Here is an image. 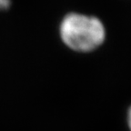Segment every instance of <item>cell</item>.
<instances>
[{
	"instance_id": "7a4b0ae2",
	"label": "cell",
	"mask_w": 131,
	"mask_h": 131,
	"mask_svg": "<svg viewBox=\"0 0 131 131\" xmlns=\"http://www.w3.org/2000/svg\"><path fill=\"white\" fill-rule=\"evenodd\" d=\"M11 0H0V10L7 9L10 6Z\"/></svg>"
},
{
	"instance_id": "6da1fadb",
	"label": "cell",
	"mask_w": 131,
	"mask_h": 131,
	"mask_svg": "<svg viewBox=\"0 0 131 131\" xmlns=\"http://www.w3.org/2000/svg\"><path fill=\"white\" fill-rule=\"evenodd\" d=\"M60 36L64 43L76 51L89 52L104 42L105 28L94 16L69 14L60 25Z\"/></svg>"
},
{
	"instance_id": "3957f363",
	"label": "cell",
	"mask_w": 131,
	"mask_h": 131,
	"mask_svg": "<svg viewBox=\"0 0 131 131\" xmlns=\"http://www.w3.org/2000/svg\"><path fill=\"white\" fill-rule=\"evenodd\" d=\"M127 119H128V126H129V127H130V129H131V107H130V109H129V111H128V117H127Z\"/></svg>"
}]
</instances>
